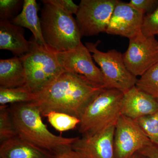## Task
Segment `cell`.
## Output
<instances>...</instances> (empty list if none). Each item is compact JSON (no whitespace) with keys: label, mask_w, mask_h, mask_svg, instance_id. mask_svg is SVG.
Instances as JSON below:
<instances>
[{"label":"cell","mask_w":158,"mask_h":158,"mask_svg":"<svg viewBox=\"0 0 158 158\" xmlns=\"http://www.w3.org/2000/svg\"><path fill=\"white\" fill-rule=\"evenodd\" d=\"M105 88L91 83L85 77L64 71L42 90L31 102L42 116L51 112H62L80 118L85 108Z\"/></svg>","instance_id":"1"},{"label":"cell","mask_w":158,"mask_h":158,"mask_svg":"<svg viewBox=\"0 0 158 158\" xmlns=\"http://www.w3.org/2000/svg\"><path fill=\"white\" fill-rule=\"evenodd\" d=\"M9 110L19 137L56 156L72 149L79 139L78 137L65 138L51 132L43 122L39 109L31 103L11 105Z\"/></svg>","instance_id":"2"},{"label":"cell","mask_w":158,"mask_h":158,"mask_svg":"<svg viewBox=\"0 0 158 158\" xmlns=\"http://www.w3.org/2000/svg\"><path fill=\"white\" fill-rule=\"evenodd\" d=\"M41 23L46 44L56 52H62L77 47L82 37L76 19L62 9L56 0L41 1Z\"/></svg>","instance_id":"3"},{"label":"cell","mask_w":158,"mask_h":158,"mask_svg":"<svg viewBox=\"0 0 158 158\" xmlns=\"http://www.w3.org/2000/svg\"><path fill=\"white\" fill-rule=\"evenodd\" d=\"M123 93L115 89H104L89 103L80 118L79 131L92 135L116 126L121 116Z\"/></svg>","instance_id":"4"},{"label":"cell","mask_w":158,"mask_h":158,"mask_svg":"<svg viewBox=\"0 0 158 158\" xmlns=\"http://www.w3.org/2000/svg\"><path fill=\"white\" fill-rule=\"evenodd\" d=\"M28 52L21 57L26 75L25 87L36 94L53 81L64 72L59 63L57 52L41 45L32 36Z\"/></svg>","instance_id":"5"},{"label":"cell","mask_w":158,"mask_h":158,"mask_svg":"<svg viewBox=\"0 0 158 158\" xmlns=\"http://www.w3.org/2000/svg\"><path fill=\"white\" fill-rule=\"evenodd\" d=\"M98 43L87 42L85 46L100 67L103 76L104 88L117 89L124 93L135 86L138 79L126 66L122 54L116 49L102 52L97 48Z\"/></svg>","instance_id":"6"},{"label":"cell","mask_w":158,"mask_h":158,"mask_svg":"<svg viewBox=\"0 0 158 158\" xmlns=\"http://www.w3.org/2000/svg\"><path fill=\"white\" fill-rule=\"evenodd\" d=\"M119 0H81L76 20L82 36L106 32Z\"/></svg>","instance_id":"7"},{"label":"cell","mask_w":158,"mask_h":158,"mask_svg":"<svg viewBox=\"0 0 158 158\" xmlns=\"http://www.w3.org/2000/svg\"><path fill=\"white\" fill-rule=\"evenodd\" d=\"M122 55L128 70L135 76L141 77L158 62V41L141 32L129 39L127 50Z\"/></svg>","instance_id":"8"},{"label":"cell","mask_w":158,"mask_h":158,"mask_svg":"<svg viewBox=\"0 0 158 158\" xmlns=\"http://www.w3.org/2000/svg\"><path fill=\"white\" fill-rule=\"evenodd\" d=\"M152 144L135 120L121 115L115 127V158H130Z\"/></svg>","instance_id":"9"},{"label":"cell","mask_w":158,"mask_h":158,"mask_svg":"<svg viewBox=\"0 0 158 158\" xmlns=\"http://www.w3.org/2000/svg\"><path fill=\"white\" fill-rule=\"evenodd\" d=\"M57 55L64 71L81 75L94 85L104 88L103 76L100 68L95 65L91 53L82 42L75 48L57 52Z\"/></svg>","instance_id":"10"},{"label":"cell","mask_w":158,"mask_h":158,"mask_svg":"<svg viewBox=\"0 0 158 158\" xmlns=\"http://www.w3.org/2000/svg\"><path fill=\"white\" fill-rule=\"evenodd\" d=\"M144 14L129 4L119 1L116 4L106 33L129 39L141 33Z\"/></svg>","instance_id":"11"},{"label":"cell","mask_w":158,"mask_h":158,"mask_svg":"<svg viewBox=\"0 0 158 158\" xmlns=\"http://www.w3.org/2000/svg\"><path fill=\"white\" fill-rule=\"evenodd\" d=\"M115 127L94 135L82 136L74 143L72 149L83 158H115Z\"/></svg>","instance_id":"12"},{"label":"cell","mask_w":158,"mask_h":158,"mask_svg":"<svg viewBox=\"0 0 158 158\" xmlns=\"http://www.w3.org/2000/svg\"><path fill=\"white\" fill-rule=\"evenodd\" d=\"M158 110V101L134 86L123 93L122 115L135 120Z\"/></svg>","instance_id":"13"},{"label":"cell","mask_w":158,"mask_h":158,"mask_svg":"<svg viewBox=\"0 0 158 158\" xmlns=\"http://www.w3.org/2000/svg\"><path fill=\"white\" fill-rule=\"evenodd\" d=\"M24 29L10 21L0 19V49L11 52L15 56L21 57L28 52L31 41L24 37Z\"/></svg>","instance_id":"14"},{"label":"cell","mask_w":158,"mask_h":158,"mask_svg":"<svg viewBox=\"0 0 158 158\" xmlns=\"http://www.w3.org/2000/svg\"><path fill=\"white\" fill-rule=\"evenodd\" d=\"M51 153L23 140L19 136L0 145V158H56Z\"/></svg>","instance_id":"15"},{"label":"cell","mask_w":158,"mask_h":158,"mask_svg":"<svg viewBox=\"0 0 158 158\" xmlns=\"http://www.w3.org/2000/svg\"><path fill=\"white\" fill-rule=\"evenodd\" d=\"M39 9L35 0H24L20 13L10 21L15 25L28 29L38 43L47 46L43 37L40 19L38 15Z\"/></svg>","instance_id":"16"},{"label":"cell","mask_w":158,"mask_h":158,"mask_svg":"<svg viewBox=\"0 0 158 158\" xmlns=\"http://www.w3.org/2000/svg\"><path fill=\"white\" fill-rule=\"evenodd\" d=\"M25 85V72L21 57L1 59L0 88H20Z\"/></svg>","instance_id":"17"},{"label":"cell","mask_w":158,"mask_h":158,"mask_svg":"<svg viewBox=\"0 0 158 158\" xmlns=\"http://www.w3.org/2000/svg\"><path fill=\"white\" fill-rule=\"evenodd\" d=\"M34 98V94L30 92L24 87L0 88V106L31 102Z\"/></svg>","instance_id":"18"},{"label":"cell","mask_w":158,"mask_h":158,"mask_svg":"<svg viewBox=\"0 0 158 158\" xmlns=\"http://www.w3.org/2000/svg\"><path fill=\"white\" fill-rule=\"evenodd\" d=\"M136 87L158 100V62L138 79Z\"/></svg>","instance_id":"19"},{"label":"cell","mask_w":158,"mask_h":158,"mask_svg":"<svg viewBox=\"0 0 158 158\" xmlns=\"http://www.w3.org/2000/svg\"><path fill=\"white\" fill-rule=\"evenodd\" d=\"M46 117L50 124L61 132L74 129L81 122L77 117L62 112H51Z\"/></svg>","instance_id":"20"},{"label":"cell","mask_w":158,"mask_h":158,"mask_svg":"<svg viewBox=\"0 0 158 158\" xmlns=\"http://www.w3.org/2000/svg\"><path fill=\"white\" fill-rule=\"evenodd\" d=\"M17 136L9 105L0 106V142L2 143Z\"/></svg>","instance_id":"21"},{"label":"cell","mask_w":158,"mask_h":158,"mask_svg":"<svg viewBox=\"0 0 158 158\" xmlns=\"http://www.w3.org/2000/svg\"><path fill=\"white\" fill-rule=\"evenodd\" d=\"M135 120L152 144L158 145V110Z\"/></svg>","instance_id":"22"},{"label":"cell","mask_w":158,"mask_h":158,"mask_svg":"<svg viewBox=\"0 0 158 158\" xmlns=\"http://www.w3.org/2000/svg\"><path fill=\"white\" fill-rule=\"evenodd\" d=\"M24 1L22 0H1L0 19L11 21L18 15L20 9L23 8Z\"/></svg>","instance_id":"23"},{"label":"cell","mask_w":158,"mask_h":158,"mask_svg":"<svg viewBox=\"0 0 158 158\" xmlns=\"http://www.w3.org/2000/svg\"><path fill=\"white\" fill-rule=\"evenodd\" d=\"M141 32L147 37L158 35V7L152 13L144 15Z\"/></svg>","instance_id":"24"},{"label":"cell","mask_w":158,"mask_h":158,"mask_svg":"<svg viewBox=\"0 0 158 158\" xmlns=\"http://www.w3.org/2000/svg\"><path fill=\"white\" fill-rule=\"evenodd\" d=\"M129 3L144 15L152 13L158 7V0H131Z\"/></svg>","instance_id":"25"},{"label":"cell","mask_w":158,"mask_h":158,"mask_svg":"<svg viewBox=\"0 0 158 158\" xmlns=\"http://www.w3.org/2000/svg\"><path fill=\"white\" fill-rule=\"evenodd\" d=\"M56 2L69 14L76 15L78 11L79 6L75 4L73 1L72 0H56Z\"/></svg>","instance_id":"26"},{"label":"cell","mask_w":158,"mask_h":158,"mask_svg":"<svg viewBox=\"0 0 158 158\" xmlns=\"http://www.w3.org/2000/svg\"><path fill=\"white\" fill-rule=\"evenodd\" d=\"M138 152L146 158H158V145L152 144L141 149Z\"/></svg>","instance_id":"27"},{"label":"cell","mask_w":158,"mask_h":158,"mask_svg":"<svg viewBox=\"0 0 158 158\" xmlns=\"http://www.w3.org/2000/svg\"><path fill=\"white\" fill-rule=\"evenodd\" d=\"M56 158H83L82 156L73 149L69 150L57 156Z\"/></svg>","instance_id":"28"},{"label":"cell","mask_w":158,"mask_h":158,"mask_svg":"<svg viewBox=\"0 0 158 158\" xmlns=\"http://www.w3.org/2000/svg\"><path fill=\"white\" fill-rule=\"evenodd\" d=\"M130 158H146L139 152H136Z\"/></svg>","instance_id":"29"},{"label":"cell","mask_w":158,"mask_h":158,"mask_svg":"<svg viewBox=\"0 0 158 158\" xmlns=\"http://www.w3.org/2000/svg\"><path fill=\"white\" fill-rule=\"evenodd\" d=\"M157 101H158V100H157Z\"/></svg>","instance_id":"30"}]
</instances>
